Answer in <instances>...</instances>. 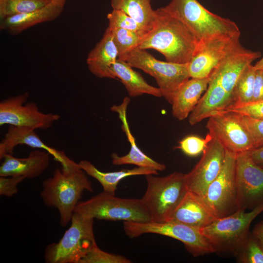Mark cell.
Listing matches in <instances>:
<instances>
[{
  "mask_svg": "<svg viewBox=\"0 0 263 263\" xmlns=\"http://www.w3.org/2000/svg\"><path fill=\"white\" fill-rule=\"evenodd\" d=\"M154 24L138 47L153 49L167 61L188 64L197 47L199 40L183 22L160 8L156 10Z\"/></svg>",
  "mask_w": 263,
  "mask_h": 263,
  "instance_id": "obj_1",
  "label": "cell"
},
{
  "mask_svg": "<svg viewBox=\"0 0 263 263\" xmlns=\"http://www.w3.org/2000/svg\"><path fill=\"white\" fill-rule=\"evenodd\" d=\"M87 175L80 167L68 171L57 169L52 177L42 182L40 196L46 206L57 209L63 227L71 222L83 191H94Z\"/></svg>",
  "mask_w": 263,
  "mask_h": 263,
  "instance_id": "obj_2",
  "label": "cell"
},
{
  "mask_svg": "<svg viewBox=\"0 0 263 263\" xmlns=\"http://www.w3.org/2000/svg\"><path fill=\"white\" fill-rule=\"evenodd\" d=\"M160 8L183 22L199 41L241 35L234 21L211 12L197 0H171Z\"/></svg>",
  "mask_w": 263,
  "mask_h": 263,
  "instance_id": "obj_3",
  "label": "cell"
},
{
  "mask_svg": "<svg viewBox=\"0 0 263 263\" xmlns=\"http://www.w3.org/2000/svg\"><path fill=\"white\" fill-rule=\"evenodd\" d=\"M145 175L147 186L141 198L151 222L169 221L188 191L186 174L174 172L166 176Z\"/></svg>",
  "mask_w": 263,
  "mask_h": 263,
  "instance_id": "obj_4",
  "label": "cell"
},
{
  "mask_svg": "<svg viewBox=\"0 0 263 263\" xmlns=\"http://www.w3.org/2000/svg\"><path fill=\"white\" fill-rule=\"evenodd\" d=\"M94 219L74 212L69 227L57 243L48 245L44 258L47 263H80L97 245Z\"/></svg>",
  "mask_w": 263,
  "mask_h": 263,
  "instance_id": "obj_5",
  "label": "cell"
},
{
  "mask_svg": "<svg viewBox=\"0 0 263 263\" xmlns=\"http://www.w3.org/2000/svg\"><path fill=\"white\" fill-rule=\"evenodd\" d=\"M263 212V205L246 212L239 210L229 215L216 218L200 229L216 252L232 254L235 256L247 239L252 222Z\"/></svg>",
  "mask_w": 263,
  "mask_h": 263,
  "instance_id": "obj_6",
  "label": "cell"
},
{
  "mask_svg": "<svg viewBox=\"0 0 263 263\" xmlns=\"http://www.w3.org/2000/svg\"><path fill=\"white\" fill-rule=\"evenodd\" d=\"M74 212L98 220H122L145 223L151 221L141 198H124L103 192L86 201H80Z\"/></svg>",
  "mask_w": 263,
  "mask_h": 263,
  "instance_id": "obj_7",
  "label": "cell"
},
{
  "mask_svg": "<svg viewBox=\"0 0 263 263\" xmlns=\"http://www.w3.org/2000/svg\"><path fill=\"white\" fill-rule=\"evenodd\" d=\"M132 68L139 69L156 80L162 97L169 103L176 90L190 77L188 64L163 61L155 58L146 50L137 47L121 56Z\"/></svg>",
  "mask_w": 263,
  "mask_h": 263,
  "instance_id": "obj_8",
  "label": "cell"
},
{
  "mask_svg": "<svg viewBox=\"0 0 263 263\" xmlns=\"http://www.w3.org/2000/svg\"><path fill=\"white\" fill-rule=\"evenodd\" d=\"M123 228L125 234L131 238L153 233L176 239L182 242L194 257L216 252L199 229L181 223L170 221L161 223L124 221Z\"/></svg>",
  "mask_w": 263,
  "mask_h": 263,
  "instance_id": "obj_9",
  "label": "cell"
},
{
  "mask_svg": "<svg viewBox=\"0 0 263 263\" xmlns=\"http://www.w3.org/2000/svg\"><path fill=\"white\" fill-rule=\"evenodd\" d=\"M237 154L225 150L222 169L202 197L216 218L224 217L238 210L236 182Z\"/></svg>",
  "mask_w": 263,
  "mask_h": 263,
  "instance_id": "obj_10",
  "label": "cell"
},
{
  "mask_svg": "<svg viewBox=\"0 0 263 263\" xmlns=\"http://www.w3.org/2000/svg\"><path fill=\"white\" fill-rule=\"evenodd\" d=\"M29 97V93L25 92L1 101L0 126L9 125L46 130L60 118L58 114L40 112L34 102L27 103Z\"/></svg>",
  "mask_w": 263,
  "mask_h": 263,
  "instance_id": "obj_11",
  "label": "cell"
},
{
  "mask_svg": "<svg viewBox=\"0 0 263 263\" xmlns=\"http://www.w3.org/2000/svg\"><path fill=\"white\" fill-rule=\"evenodd\" d=\"M208 118L206 126L208 133L216 138L225 150L238 154L255 148L242 115L223 112Z\"/></svg>",
  "mask_w": 263,
  "mask_h": 263,
  "instance_id": "obj_12",
  "label": "cell"
},
{
  "mask_svg": "<svg viewBox=\"0 0 263 263\" xmlns=\"http://www.w3.org/2000/svg\"><path fill=\"white\" fill-rule=\"evenodd\" d=\"M240 37L223 36L199 41L195 52L188 63L190 77H208L223 60L243 47L240 42Z\"/></svg>",
  "mask_w": 263,
  "mask_h": 263,
  "instance_id": "obj_13",
  "label": "cell"
},
{
  "mask_svg": "<svg viewBox=\"0 0 263 263\" xmlns=\"http://www.w3.org/2000/svg\"><path fill=\"white\" fill-rule=\"evenodd\" d=\"M235 175L238 210H252L263 205V168L247 151L237 154Z\"/></svg>",
  "mask_w": 263,
  "mask_h": 263,
  "instance_id": "obj_14",
  "label": "cell"
},
{
  "mask_svg": "<svg viewBox=\"0 0 263 263\" xmlns=\"http://www.w3.org/2000/svg\"><path fill=\"white\" fill-rule=\"evenodd\" d=\"M207 146L198 162L188 173V190L203 197L208 187L220 173L224 163L225 150L221 142L208 133Z\"/></svg>",
  "mask_w": 263,
  "mask_h": 263,
  "instance_id": "obj_15",
  "label": "cell"
},
{
  "mask_svg": "<svg viewBox=\"0 0 263 263\" xmlns=\"http://www.w3.org/2000/svg\"><path fill=\"white\" fill-rule=\"evenodd\" d=\"M36 130L24 127L9 125L4 138L0 143V159L7 154H12L18 145H26L47 151L59 162L62 169L66 171L80 168L78 163L69 158L64 151L46 145L39 138Z\"/></svg>",
  "mask_w": 263,
  "mask_h": 263,
  "instance_id": "obj_16",
  "label": "cell"
},
{
  "mask_svg": "<svg viewBox=\"0 0 263 263\" xmlns=\"http://www.w3.org/2000/svg\"><path fill=\"white\" fill-rule=\"evenodd\" d=\"M130 101V98L125 97L120 105H113L111 108L112 111L118 114L122 123V129L131 144V149L128 154L123 156H119L116 153L112 154V163L114 165H134L157 171H163L166 168V165L149 157L138 147L135 143V139L131 132L126 116L127 107Z\"/></svg>",
  "mask_w": 263,
  "mask_h": 263,
  "instance_id": "obj_17",
  "label": "cell"
},
{
  "mask_svg": "<svg viewBox=\"0 0 263 263\" xmlns=\"http://www.w3.org/2000/svg\"><path fill=\"white\" fill-rule=\"evenodd\" d=\"M49 155L42 150L32 151L25 158L7 154L0 166V176H23L26 179L38 177L48 168Z\"/></svg>",
  "mask_w": 263,
  "mask_h": 263,
  "instance_id": "obj_18",
  "label": "cell"
},
{
  "mask_svg": "<svg viewBox=\"0 0 263 263\" xmlns=\"http://www.w3.org/2000/svg\"><path fill=\"white\" fill-rule=\"evenodd\" d=\"M66 0H52L45 6L33 11L0 20V29L18 34L37 24L57 18L64 9Z\"/></svg>",
  "mask_w": 263,
  "mask_h": 263,
  "instance_id": "obj_19",
  "label": "cell"
},
{
  "mask_svg": "<svg viewBox=\"0 0 263 263\" xmlns=\"http://www.w3.org/2000/svg\"><path fill=\"white\" fill-rule=\"evenodd\" d=\"M215 219L202 198L188 190L169 221L200 229Z\"/></svg>",
  "mask_w": 263,
  "mask_h": 263,
  "instance_id": "obj_20",
  "label": "cell"
},
{
  "mask_svg": "<svg viewBox=\"0 0 263 263\" xmlns=\"http://www.w3.org/2000/svg\"><path fill=\"white\" fill-rule=\"evenodd\" d=\"M234 103L232 96L215 81L209 78L206 91L188 116L189 123L194 125L224 111Z\"/></svg>",
  "mask_w": 263,
  "mask_h": 263,
  "instance_id": "obj_21",
  "label": "cell"
},
{
  "mask_svg": "<svg viewBox=\"0 0 263 263\" xmlns=\"http://www.w3.org/2000/svg\"><path fill=\"white\" fill-rule=\"evenodd\" d=\"M209 79V77L190 78L176 90L170 103L171 113L174 117L183 120L188 117L206 91Z\"/></svg>",
  "mask_w": 263,
  "mask_h": 263,
  "instance_id": "obj_22",
  "label": "cell"
},
{
  "mask_svg": "<svg viewBox=\"0 0 263 263\" xmlns=\"http://www.w3.org/2000/svg\"><path fill=\"white\" fill-rule=\"evenodd\" d=\"M117 59L118 51L107 28L101 40L88 54V69L97 77L113 79L111 68Z\"/></svg>",
  "mask_w": 263,
  "mask_h": 263,
  "instance_id": "obj_23",
  "label": "cell"
},
{
  "mask_svg": "<svg viewBox=\"0 0 263 263\" xmlns=\"http://www.w3.org/2000/svg\"><path fill=\"white\" fill-rule=\"evenodd\" d=\"M111 72L113 79H118L122 83L132 97L147 94L155 97H162L159 88L149 84L138 72L124 60L117 59L112 65Z\"/></svg>",
  "mask_w": 263,
  "mask_h": 263,
  "instance_id": "obj_24",
  "label": "cell"
},
{
  "mask_svg": "<svg viewBox=\"0 0 263 263\" xmlns=\"http://www.w3.org/2000/svg\"><path fill=\"white\" fill-rule=\"evenodd\" d=\"M80 168L86 173L96 179L101 185L103 191L115 194L119 182L128 176L135 175H157L158 171L150 169L139 167L132 169H124L113 172L100 171L91 162L82 160L78 163Z\"/></svg>",
  "mask_w": 263,
  "mask_h": 263,
  "instance_id": "obj_25",
  "label": "cell"
},
{
  "mask_svg": "<svg viewBox=\"0 0 263 263\" xmlns=\"http://www.w3.org/2000/svg\"><path fill=\"white\" fill-rule=\"evenodd\" d=\"M113 10L126 13L145 27L149 31L152 28L156 18L151 0H111Z\"/></svg>",
  "mask_w": 263,
  "mask_h": 263,
  "instance_id": "obj_26",
  "label": "cell"
},
{
  "mask_svg": "<svg viewBox=\"0 0 263 263\" xmlns=\"http://www.w3.org/2000/svg\"><path fill=\"white\" fill-rule=\"evenodd\" d=\"M256 71L257 69L252 64L248 65L243 71L235 87V103H247L252 101Z\"/></svg>",
  "mask_w": 263,
  "mask_h": 263,
  "instance_id": "obj_27",
  "label": "cell"
},
{
  "mask_svg": "<svg viewBox=\"0 0 263 263\" xmlns=\"http://www.w3.org/2000/svg\"><path fill=\"white\" fill-rule=\"evenodd\" d=\"M50 1L48 0H0V20L33 11L45 6Z\"/></svg>",
  "mask_w": 263,
  "mask_h": 263,
  "instance_id": "obj_28",
  "label": "cell"
},
{
  "mask_svg": "<svg viewBox=\"0 0 263 263\" xmlns=\"http://www.w3.org/2000/svg\"><path fill=\"white\" fill-rule=\"evenodd\" d=\"M118 51V58L138 47L145 36L121 29L109 28Z\"/></svg>",
  "mask_w": 263,
  "mask_h": 263,
  "instance_id": "obj_29",
  "label": "cell"
},
{
  "mask_svg": "<svg viewBox=\"0 0 263 263\" xmlns=\"http://www.w3.org/2000/svg\"><path fill=\"white\" fill-rule=\"evenodd\" d=\"M235 257L239 263H263V247L251 232Z\"/></svg>",
  "mask_w": 263,
  "mask_h": 263,
  "instance_id": "obj_30",
  "label": "cell"
},
{
  "mask_svg": "<svg viewBox=\"0 0 263 263\" xmlns=\"http://www.w3.org/2000/svg\"><path fill=\"white\" fill-rule=\"evenodd\" d=\"M109 28H121L145 36L149 31L134 19L123 12L113 10L107 15Z\"/></svg>",
  "mask_w": 263,
  "mask_h": 263,
  "instance_id": "obj_31",
  "label": "cell"
},
{
  "mask_svg": "<svg viewBox=\"0 0 263 263\" xmlns=\"http://www.w3.org/2000/svg\"><path fill=\"white\" fill-rule=\"evenodd\" d=\"M124 256L102 250L96 245L81 260L80 263H131Z\"/></svg>",
  "mask_w": 263,
  "mask_h": 263,
  "instance_id": "obj_32",
  "label": "cell"
},
{
  "mask_svg": "<svg viewBox=\"0 0 263 263\" xmlns=\"http://www.w3.org/2000/svg\"><path fill=\"white\" fill-rule=\"evenodd\" d=\"M208 140L207 136L204 139L196 135H189L179 142L177 148L188 156H196L204 151Z\"/></svg>",
  "mask_w": 263,
  "mask_h": 263,
  "instance_id": "obj_33",
  "label": "cell"
},
{
  "mask_svg": "<svg viewBox=\"0 0 263 263\" xmlns=\"http://www.w3.org/2000/svg\"><path fill=\"white\" fill-rule=\"evenodd\" d=\"M232 112L253 118H263V101L234 103L220 112Z\"/></svg>",
  "mask_w": 263,
  "mask_h": 263,
  "instance_id": "obj_34",
  "label": "cell"
},
{
  "mask_svg": "<svg viewBox=\"0 0 263 263\" xmlns=\"http://www.w3.org/2000/svg\"><path fill=\"white\" fill-rule=\"evenodd\" d=\"M244 123L253 138L255 148L263 145V118L243 115Z\"/></svg>",
  "mask_w": 263,
  "mask_h": 263,
  "instance_id": "obj_35",
  "label": "cell"
},
{
  "mask_svg": "<svg viewBox=\"0 0 263 263\" xmlns=\"http://www.w3.org/2000/svg\"><path fill=\"white\" fill-rule=\"evenodd\" d=\"M26 178L23 176H0V195L11 197L18 191V185Z\"/></svg>",
  "mask_w": 263,
  "mask_h": 263,
  "instance_id": "obj_36",
  "label": "cell"
},
{
  "mask_svg": "<svg viewBox=\"0 0 263 263\" xmlns=\"http://www.w3.org/2000/svg\"><path fill=\"white\" fill-rule=\"evenodd\" d=\"M263 101V69L257 70L252 102Z\"/></svg>",
  "mask_w": 263,
  "mask_h": 263,
  "instance_id": "obj_37",
  "label": "cell"
},
{
  "mask_svg": "<svg viewBox=\"0 0 263 263\" xmlns=\"http://www.w3.org/2000/svg\"><path fill=\"white\" fill-rule=\"evenodd\" d=\"M247 152L254 162L263 168V145Z\"/></svg>",
  "mask_w": 263,
  "mask_h": 263,
  "instance_id": "obj_38",
  "label": "cell"
},
{
  "mask_svg": "<svg viewBox=\"0 0 263 263\" xmlns=\"http://www.w3.org/2000/svg\"><path fill=\"white\" fill-rule=\"evenodd\" d=\"M251 233L263 247V221L254 226Z\"/></svg>",
  "mask_w": 263,
  "mask_h": 263,
  "instance_id": "obj_39",
  "label": "cell"
},
{
  "mask_svg": "<svg viewBox=\"0 0 263 263\" xmlns=\"http://www.w3.org/2000/svg\"><path fill=\"white\" fill-rule=\"evenodd\" d=\"M257 70L263 69V57L254 65Z\"/></svg>",
  "mask_w": 263,
  "mask_h": 263,
  "instance_id": "obj_40",
  "label": "cell"
},
{
  "mask_svg": "<svg viewBox=\"0 0 263 263\" xmlns=\"http://www.w3.org/2000/svg\"><path fill=\"white\" fill-rule=\"evenodd\" d=\"M48 0L51 1L52 0Z\"/></svg>",
  "mask_w": 263,
  "mask_h": 263,
  "instance_id": "obj_41",
  "label": "cell"
}]
</instances>
